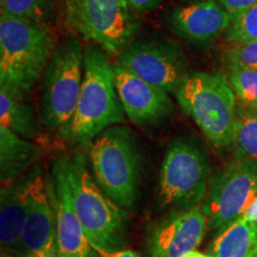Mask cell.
<instances>
[{
  "instance_id": "obj_24",
  "label": "cell",
  "mask_w": 257,
  "mask_h": 257,
  "mask_svg": "<svg viewBox=\"0 0 257 257\" xmlns=\"http://www.w3.org/2000/svg\"><path fill=\"white\" fill-rule=\"evenodd\" d=\"M227 68L257 69V41L232 44L225 54Z\"/></svg>"
},
{
  "instance_id": "obj_14",
  "label": "cell",
  "mask_w": 257,
  "mask_h": 257,
  "mask_svg": "<svg viewBox=\"0 0 257 257\" xmlns=\"http://www.w3.org/2000/svg\"><path fill=\"white\" fill-rule=\"evenodd\" d=\"M54 202L56 207V255L57 257H100L93 248L74 208L68 181L57 159L51 165Z\"/></svg>"
},
{
  "instance_id": "obj_26",
  "label": "cell",
  "mask_w": 257,
  "mask_h": 257,
  "mask_svg": "<svg viewBox=\"0 0 257 257\" xmlns=\"http://www.w3.org/2000/svg\"><path fill=\"white\" fill-rule=\"evenodd\" d=\"M126 2L137 12L152 11L162 4V0H126Z\"/></svg>"
},
{
  "instance_id": "obj_21",
  "label": "cell",
  "mask_w": 257,
  "mask_h": 257,
  "mask_svg": "<svg viewBox=\"0 0 257 257\" xmlns=\"http://www.w3.org/2000/svg\"><path fill=\"white\" fill-rule=\"evenodd\" d=\"M2 14L10 17L50 25L54 19L53 0H4Z\"/></svg>"
},
{
  "instance_id": "obj_4",
  "label": "cell",
  "mask_w": 257,
  "mask_h": 257,
  "mask_svg": "<svg viewBox=\"0 0 257 257\" xmlns=\"http://www.w3.org/2000/svg\"><path fill=\"white\" fill-rule=\"evenodd\" d=\"M174 95L214 147H231L238 105L226 74L220 70L189 73Z\"/></svg>"
},
{
  "instance_id": "obj_29",
  "label": "cell",
  "mask_w": 257,
  "mask_h": 257,
  "mask_svg": "<svg viewBox=\"0 0 257 257\" xmlns=\"http://www.w3.org/2000/svg\"><path fill=\"white\" fill-rule=\"evenodd\" d=\"M182 257H213V256L210 255V253H202V252L197 251V250H194V251L186 253V255H184Z\"/></svg>"
},
{
  "instance_id": "obj_28",
  "label": "cell",
  "mask_w": 257,
  "mask_h": 257,
  "mask_svg": "<svg viewBox=\"0 0 257 257\" xmlns=\"http://www.w3.org/2000/svg\"><path fill=\"white\" fill-rule=\"evenodd\" d=\"M243 217L246 218V219H249V220L257 221V197L255 198V200L252 201V204L250 205L248 211L245 212V214H244Z\"/></svg>"
},
{
  "instance_id": "obj_19",
  "label": "cell",
  "mask_w": 257,
  "mask_h": 257,
  "mask_svg": "<svg viewBox=\"0 0 257 257\" xmlns=\"http://www.w3.org/2000/svg\"><path fill=\"white\" fill-rule=\"evenodd\" d=\"M0 125L29 141L38 134L35 108L3 88H0Z\"/></svg>"
},
{
  "instance_id": "obj_3",
  "label": "cell",
  "mask_w": 257,
  "mask_h": 257,
  "mask_svg": "<svg viewBox=\"0 0 257 257\" xmlns=\"http://www.w3.org/2000/svg\"><path fill=\"white\" fill-rule=\"evenodd\" d=\"M74 208L94 249L120 250L126 243L128 213L108 197L89 172L85 156L60 157Z\"/></svg>"
},
{
  "instance_id": "obj_1",
  "label": "cell",
  "mask_w": 257,
  "mask_h": 257,
  "mask_svg": "<svg viewBox=\"0 0 257 257\" xmlns=\"http://www.w3.org/2000/svg\"><path fill=\"white\" fill-rule=\"evenodd\" d=\"M50 25L0 16V88L25 100L43 78L56 47Z\"/></svg>"
},
{
  "instance_id": "obj_2",
  "label": "cell",
  "mask_w": 257,
  "mask_h": 257,
  "mask_svg": "<svg viewBox=\"0 0 257 257\" xmlns=\"http://www.w3.org/2000/svg\"><path fill=\"white\" fill-rule=\"evenodd\" d=\"M124 118V108L115 88L113 63L100 47H86L79 101L72 119L59 131L61 138L85 146L106 128L123 123Z\"/></svg>"
},
{
  "instance_id": "obj_30",
  "label": "cell",
  "mask_w": 257,
  "mask_h": 257,
  "mask_svg": "<svg viewBox=\"0 0 257 257\" xmlns=\"http://www.w3.org/2000/svg\"><path fill=\"white\" fill-rule=\"evenodd\" d=\"M2 257H25L23 255H19V253H15V252H10V251H2Z\"/></svg>"
},
{
  "instance_id": "obj_25",
  "label": "cell",
  "mask_w": 257,
  "mask_h": 257,
  "mask_svg": "<svg viewBox=\"0 0 257 257\" xmlns=\"http://www.w3.org/2000/svg\"><path fill=\"white\" fill-rule=\"evenodd\" d=\"M218 2L229 12L230 16H234L251 8L256 4L257 0H218Z\"/></svg>"
},
{
  "instance_id": "obj_6",
  "label": "cell",
  "mask_w": 257,
  "mask_h": 257,
  "mask_svg": "<svg viewBox=\"0 0 257 257\" xmlns=\"http://www.w3.org/2000/svg\"><path fill=\"white\" fill-rule=\"evenodd\" d=\"M85 48L75 36L56 44L43 74L38 102V120L50 131L69 123L78 105L83 80Z\"/></svg>"
},
{
  "instance_id": "obj_15",
  "label": "cell",
  "mask_w": 257,
  "mask_h": 257,
  "mask_svg": "<svg viewBox=\"0 0 257 257\" xmlns=\"http://www.w3.org/2000/svg\"><path fill=\"white\" fill-rule=\"evenodd\" d=\"M230 23V14L218 0H195L168 16L170 30L193 44L211 43L226 32Z\"/></svg>"
},
{
  "instance_id": "obj_10",
  "label": "cell",
  "mask_w": 257,
  "mask_h": 257,
  "mask_svg": "<svg viewBox=\"0 0 257 257\" xmlns=\"http://www.w3.org/2000/svg\"><path fill=\"white\" fill-rule=\"evenodd\" d=\"M117 63L173 94L191 73L182 48L162 37L133 42L119 54Z\"/></svg>"
},
{
  "instance_id": "obj_16",
  "label": "cell",
  "mask_w": 257,
  "mask_h": 257,
  "mask_svg": "<svg viewBox=\"0 0 257 257\" xmlns=\"http://www.w3.org/2000/svg\"><path fill=\"white\" fill-rule=\"evenodd\" d=\"M41 169V166H35L23 176L2 187L0 240L4 251L19 252L22 233L27 218V193L32 180Z\"/></svg>"
},
{
  "instance_id": "obj_13",
  "label": "cell",
  "mask_w": 257,
  "mask_h": 257,
  "mask_svg": "<svg viewBox=\"0 0 257 257\" xmlns=\"http://www.w3.org/2000/svg\"><path fill=\"white\" fill-rule=\"evenodd\" d=\"M49 198L41 169L32 180L27 193V218L22 233L19 255L55 257L56 226Z\"/></svg>"
},
{
  "instance_id": "obj_8",
  "label": "cell",
  "mask_w": 257,
  "mask_h": 257,
  "mask_svg": "<svg viewBox=\"0 0 257 257\" xmlns=\"http://www.w3.org/2000/svg\"><path fill=\"white\" fill-rule=\"evenodd\" d=\"M66 23L107 54L123 51L138 29L126 0H63Z\"/></svg>"
},
{
  "instance_id": "obj_17",
  "label": "cell",
  "mask_w": 257,
  "mask_h": 257,
  "mask_svg": "<svg viewBox=\"0 0 257 257\" xmlns=\"http://www.w3.org/2000/svg\"><path fill=\"white\" fill-rule=\"evenodd\" d=\"M37 156L38 149L34 143L0 125V180L3 187L28 173Z\"/></svg>"
},
{
  "instance_id": "obj_31",
  "label": "cell",
  "mask_w": 257,
  "mask_h": 257,
  "mask_svg": "<svg viewBox=\"0 0 257 257\" xmlns=\"http://www.w3.org/2000/svg\"><path fill=\"white\" fill-rule=\"evenodd\" d=\"M3 2H4V0H0V4H2V3H3Z\"/></svg>"
},
{
  "instance_id": "obj_9",
  "label": "cell",
  "mask_w": 257,
  "mask_h": 257,
  "mask_svg": "<svg viewBox=\"0 0 257 257\" xmlns=\"http://www.w3.org/2000/svg\"><path fill=\"white\" fill-rule=\"evenodd\" d=\"M257 197V161H231L210 178L201 210L208 230L220 233L240 219Z\"/></svg>"
},
{
  "instance_id": "obj_27",
  "label": "cell",
  "mask_w": 257,
  "mask_h": 257,
  "mask_svg": "<svg viewBox=\"0 0 257 257\" xmlns=\"http://www.w3.org/2000/svg\"><path fill=\"white\" fill-rule=\"evenodd\" d=\"M98 251L100 257H142L140 253H137L134 250H112V251H107V250L102 249H95Z\"/></svg>"
},
{
  "instance_id": "obj_22",
  "label": "cell",
  "mask_w": 257,
  "mask_h": 257,
  "mask_svg": "<svg viewBox=\"0 0 257 257\" xmlns=\"http://www.w3.org/2000/svg\"><path fill=\"white\" fill-rule=\"evenodd\" d=\"M231 147L236 159L257 161V113H238Z\"/></svg>"
},
{
  "instance_id": "obj_12",
  "label": "cell",
  "mask_w": 257,
  "mask_h": 257,
  "mask_svg": "<svg viewBox=\"0 0 257 257\" xmlns=\"http://www.w3.org/2000/svg\"><path fill=\"white\" fill-rule=\"evenodd\" d=\"M114 82L125 114L138 126H155L169 119L174 102L165 89L113 63Z\"/></svg>"
},
{
  "instance_id": "obj_11",
  "label": "cell",
  "mask_w": 257,
  "mask_h": 257,
  "mask_svg": "<svg viewBox=\"0 0 257 257\" xmlns=\"http://www.w3.org/2000/svg\"><path fill=\"white\" fill-rule=\"evenodd\" d=\"M208 230L201 206L169 211L148 227L149 257H182L200 245Z\"/></svg>"
},
{
  "instance_id": "obj_5",
  "label": "cell",
  "mask_w": 257,
  "mask_h": 257,
  "mask_svg": "<svg viewBox=\"0 0 257 257\" xmlns=\"http://www.w3.org/2000/svg\"><path fill=\"white\" fill-rule=\"evenodd\" d=\"M88 155L99 187L125 210L134 211L142 161L133 131L117 125L106 128L92 141Z\"/></svg>"
},
{
  "instance_id": "obj_32",
  "label": "cell",
  "mask_w": 257,
  "mask_h": 257,
  "mask_svg": "<svg viewBox=\"0 0 257 257\" xmlns=\"http://www.w3.org/2000/svg\"><path fill=\"white\" fill-rule=\"evenodd\" d=\"M182 2H187V0H182Z\"/></svg>"
},
{
  "instance_id": "obj_18",
  "label": "cell",
  "mask_w": 257,
  "mask_h": 257,
  "mask_svg": "<svg viewBox=\"0 0 257 257\" xmlns=\"http://www.w3.org/2000/svg\"><path fill=\"white\" fill-rule=\"evenodd\" d=\"M213 257H257V221L242 217L218 233L208 245Z\"/></svg>"
},
{
  "instance_id": "obj_7",
  "label": "cell",
  "mask_w": 257,
  "mask_h": 257,
  "mask_svg": "<svg viewBox=\"0 0 257 257\" xmlns=\"http://www.w3.org/2000/svg\"><path fill=\"white\" fill-rule=\"evenodd\" d=\"M210 160L197 140L170 141L161 166L157 202L161 208L182 210L200 206L210 182Z\"/></svg>"
},
{
  "instance_id": "obj_20",
  "label": "cell",
  "mask_w": 257,
  "mask_h": 257,
  "mask_svg": "<svg viewBox=\"0 0 257 257\" xmlns=\"http://www.w3.org/2000/svg\"><path fill=\"white\" fill-rule=\"evenodd\" d=\"M230 85L238 105V113H257V69L229 68Z\"/></svg>"
},
{
  "instance_id": "obj_23",
  "label": "cell",
  "mask_w": 257,
  "mask_h": 257,
  "mask_svg": "<svg viewBox=\"0 0 257 257\" xmlns=\"http://www.w3.org/2000/svg\"><path fill=\"white\" fill-rule=\"evenodd\" d=\"M225 38L231 44L257 41V3L245 11L231 16Z\"/></svg>"
}]
</instances>
